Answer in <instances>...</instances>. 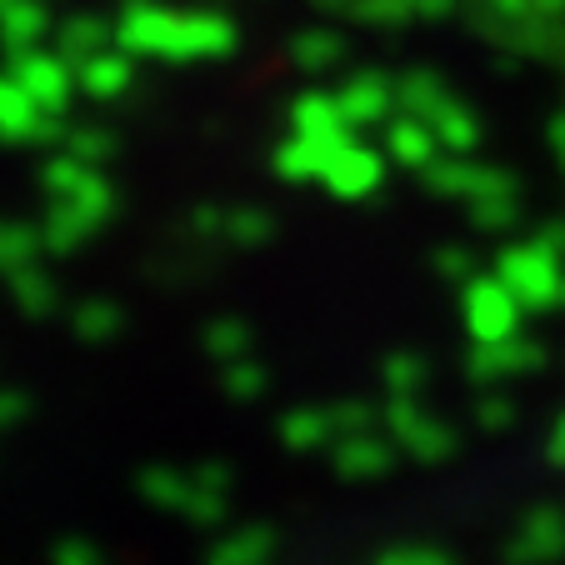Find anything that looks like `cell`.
Wrapping results in <instances>:
<instances>
[{"label":"cell","mask_w":565,"mask_h":565,"mask_svg":"<svg viewBox=\"0 0 565 565\" xmlns=\"http://www.w3.org/2000/svg\"><path fill=\"white\" fill-rule=\"evenodd\" d=\"M120 41L136 51H160V55H205L225 45V25L221 21H185L171 11H136L120 21Z\"/></svg>","instance_id":"cell-1"},{"label":"cell","mask_w":565,"mask_h":565,"mask_svg":"<svg viewBox=\"0 0 565 565\" xmlns=\"http://www.w3.org/2000/svg\"><path fill=\"white\" fill-rule=\"evenodd\" d=\"M81 81H86L90 96H110V90H120L130 81V65L120 61V55H86V65H81Z\"/></svg>","instance_id":"cell-2"},{"label":"cell","mask_w":565,"mask_h":565,"mask_svg":"<svg viewBox=\"0 0 565 565\" xmlns=\"http://www.w3.org/2000/svg\"><path fill=\"white\" fill-rule=\"evenodd\" d=\"M0 21H6V41H11V45L35 41V35L45 31L41 6H6V11H0Z\"/></svg>","instance_id":"cell-3"}]
</instances>
